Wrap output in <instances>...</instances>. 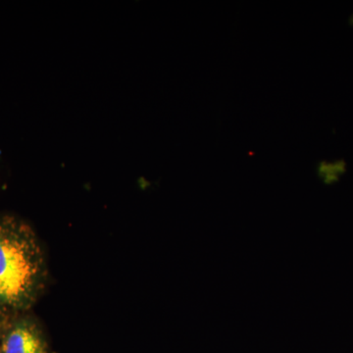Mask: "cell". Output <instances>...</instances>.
Listing matches in <instances>:
<instances>
[{"label":"cell","instance_id":"cell-2","mask_svg":"<svg viewBox=\"0 0 353 353\" xmlns=\"http://www.w3.org/2000/svg\"><path fill=\"white\" fill-rule=\"evenodd\" d=\"M0 353H48L43 333L29 312L0 322Z\"/></svg>","mask_w":353,"mask_h":353},{"label":"cell","instance_id":"cell-1","mask_svg":"<svg viewBox=\"0 0 353 353\" xmlns=\"http://www.w3.org/2000/svg\"><path fill=\"white\" fill-rule=\"evenodd\" d=\"M48 276L46 254L31 225L19 216L0 213V322L29 312Z\"/></svg>","mask_w":353,"mask_h":353}]
</instances>
